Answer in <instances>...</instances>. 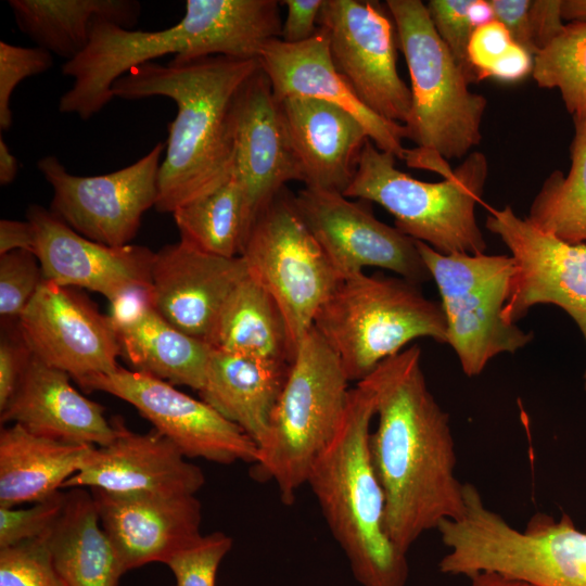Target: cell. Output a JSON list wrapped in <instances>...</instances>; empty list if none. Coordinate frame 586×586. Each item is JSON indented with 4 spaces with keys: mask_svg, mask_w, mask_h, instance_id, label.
I'll list each match as a JSON object with an SVG mask.
<instances>
[{
    "mask_svg": "<svg viewBox=\"0 0 586 586\" xmlns=\"http://www.w3.org/2000/svg\"><path fill=\"white\" fill-rule=\"evenodd\" d=\"M364 380L374 393L370 453L384 492L385 528L407 555L424 533L464 512L449 416L429 390L418 345L385 359Z\"/></svg>",
    "mask_w": 586,
    "mask_h": 586,
    "instance_id": "6da1fadb",
    "label": "cell"
},
{
    "mask_svg": "<svg viewBox=\"0 0 586 586\" xmlns=\"http://www.w3.org/2000/svg\"><path fill=\"white\" fill-rule=\"evenodd\" d=\"M26 216L35 229V254L44 280L61 286L87 289L103 295L109 303L136 288L152 289L155 252L150 249L94 242L37 204L28 207Z\"/></svg>",
    "mask_w": 586,
    "mask_h": 586,
    "instance_id": "d6986e66",
    "label": "cell"
},
{
    "mask_svg": "<svg viewBox=\"0 0 586 586\" xmlns=\"http://www.w3.org/2000/svg\"><path fill=\"white\" fill-rule=\"evenodd\" d=\"M415 242L440 292L447 344L466 375H479L492 358L513 354L533 340V332L502 317L514 271L511 256L444 255Z\"/></svg>",
    "mask_w": 586,
    "mask_h": 586,
    "instance_id": "30bf717a",
    "label": "cell"
},
{
    "mask_svg": "<svg viewBox=\"0 0 586 586\" xmlns=\"http://www.w3.org/2000/svg\"><path fill=\"white\" fill-rule=\"evenodd\" d=\"M171 215L180 241L222 257L240 256L251 229L243 193L233 173L220 187Z\"/></svg>",
    "mask_w": 586,
    "mask_h": 586,
    "instance_id": "1f68e13d",
    "label": "cell"
},
{
    "mask_svg": "<svg viewBox=\"0 0 586 586\" xmlns=\"http://www.w3.org/2000/svg\"><path fill=\"white\" fill-rule=\"evenodd\" d=\"M107 316L135 371L202 388L213 347L167 321L154 306L152 289L127 291L110 303Z\"/></svg>",
    "mask_w": 586,
    "mask_h": 586,
    "instance_id": "cb8c5ba5",
    "label": "cell"
},
{
    "mask_svg": "<svg viewBox=\"0 0 586 586\" xmlns=\"http://www.w3.org/2000/svg\"><path fill=\"white\" fill-rule=\"evenodd\" d=\"M258 61L277 101L305 97L333 104L353 115L378 149L404 160L405 126L382 118L364 104L334 67L322 28L301 43H286L280 38L268 41Z\"/></svg>",
    "mask_w": 586,
    "mask_h": 586,
    "instance_id": "603a6c76",
    "label": "cell"
},
{
    "mask_svg": "<svg viewBox=\"0 0 586 586\" xmlns=\"http://www.w3.org/2000/svg\"><path fill=\"white\" fill-rule=\"evenodd\" d=\"M291 364L213 348L201 399L238 425L258 446L265 438Z\"/></svg>",
    "mask_w": 586,
    "mask_h": 586,
    "instance_id": "4316f807",
    "label": "cell"
},
{
    "mask_svg": "<svg viewBox=\"0 0 586 586\" xmlns=\"http://www.w3.org/2000/svg\"><path fill=\"white\" fill-rule=\"evenodd\" d=\"M86 391H101L133 406L156 432L169 440L187 458L229 464L254 463L256 443L238 425L202 399L153 375L119 367L78 383Z\"/></svg>",
    "mask_w": 586,
    "mask_h": 586,
    "instance_id": "9a60e30c",
    "label": "cell"
},
{
    "mask_svg": "<svg viewBox=\"0 0 586 586\" xmlns=\"http://www.w3.org/2000/svg\"><path fill=\"white\" fill-rule=\"evenodd\" d=\"M410 76L411 110L406 138L416 143L404 160L444 179L450 160L468 156L482 140L485 97L469 89V80L437 35L420 0H387Z\"/></svg>",
    "mask_w": 586,
    "mask_h": 586,
    "instance_id": "277c9868",
    "label": "cell"
},
{
    "mask_svg": "<svg viewBox=\"0 0 586 586\" xmlns=\"http://www.w3.org/2000/svg\"><path fill=\"white\" fill-rule=\"evenodd\" d=\"M469 578V586H534L525 581L495 571H482Z\"/></svg>",
    "mask_w": 586,
    "mask_h": 586,
    "instance_id": "c3c4849f",
    "label": "cell"
},
{
    "mask_svg": "<svg viewBox=\"0 0 586 586\" xmlns=\"http://www.w3.org/2000/svg\"><path fill=\"white\" fill-rule=\"evenodd\" d=\"M17 324L36 358L77 383L120 367L122 347L110 317L74 288L43 280Z\"/></svg>",
    "mask_w": 586,
    "mask_h": 586,
    "instance_id": "e0dca14e",
    "label": "cell"
},
{
    "mask_svg": "<svg viewBox=\"0 0 586 586\" xmlns=\"http://www.w3.org/2000/svg\"><path fill=\"white\" fill-rule=\"evenodd\" d=\"M259 68L258 60L173 58L166 64H142L114 82V97H165L176 103L158 175V212L173 214L232 176L237 101Z\"/></svg>",
    "mask_w": 586,
    "mask_h": 586,
    "instance_id": "7a4b0ae2",
    "label": "cell"
},
{
    "mask_svg": "<svg viewBox=\"0 0 586 586\" xmlns=\"http://www.w3.org/2000/svg\"><path fill=\"white\" fill-rule=\"evenodd\" d=\"M89 491L125 572L151 562L166 564L202 536L201 504L195 495Z\"/></svg>",
    "mask_w": 586,
    "mask_h": 586,
    "instance_id": "44dd1931",
    "label": "cell"
},
{
    "mask_svg": "<svg viewBox=\"0 0 586 586\" xmlns=\"http://www.w3.org/2000/svg\"><path fill=\"white\" fill-rule=\"evenodd\" d=\"M241 39L240 17L226 0H188L182 18L161 30L128 29L97 17L87 48L62 66L74 81L59 111L89 119L111 102L114 82L131 69L166 54L232 56Z\"/></svg>",
    "mask_w": 586,
    "mask_h": 586,
    "instance_id": "8992f818",
    "label": "cell"
},
{
    "mask_svg": "<svg viewBox=\"0 0 586 586\" xmlns=\"http://www.w3.org/2000/svg\"><path fill=\"white\" fill-rule=\"evenodd\" d=\"M532 76L557 88L573 118L586 117V21H573L534 56Z\"/></svg>",
    "mask_w": 586,
    "mask_h": 586,
    "instance_id": "836d02e7",
    "label": "cell"
},
{
    "mask_svg": "<svg viewBox=\"0 0 586 586\" xmlns=\"http://www.w3.org/2000/svg\"><path fill=\"white\" fill-rule=\"evenodd\" d=\"M464 505L460 518L436 530L447 548L441 573L470 577L495 571L534 586H586V533L569 514L536 512L518 530L471 483L464 485Z\"/></svg>",
    "mask_w": 586,
    "mask_h": 586,
    "instance_id": "5b68a950",
    "label": "cell"
},
{
    "mask_svg": "<svg viewBox=\"0 0 586 586\" xmlns=\"http://www.w3.org/2000/svg\"><path fill=\"white\" fill-rule=\"evenodd\" d=\"M323 0H284L286 16L282 22L280 39L295 44L309 40L319 30V15Z\"/></svg>",
    "mask_w": 586,
    "mask_h": 586,
    "instance_id": "7bdbcfd3",
    "label": "cell"
},
{
    "mask_svg": "<svg viewBox=\"0 0 586 586\" xmlns=\"http://www.w3.org/2000/svg\"><path fill=\"white\" fill-rule=\"evenodd\" d=\"M35 229L28 220H0V255L16 250H25L35 253Z\"/></svg>",
    "mask_w": 586,
    "mask_h": 586,
    "instance_id": "7dc6e473",
    "label": "cell"
},
{
    "mask_svg": "<svg viewBox=\"0 0 586 586\" xmlns=\"http://www.w3.org/2000/svg\"><path fill=\"white\" fill-rule=\"evenodd\" d=\"M472 0H430L426 9L432 24L470 84L479 82L468 58V46L474 26L469 8Z\"/></svg>",
    "mask_w": 586,
    "mask_h": 586,
    "instance_id": "ab89813d",
    "label": "cell"
},
{
    "mask_svg": "<svg viewBox=\"0 0 586 586\" xmlns=\"http://www.w3.org/2000/svg\"><path fill=\"white\" fill-rule=\"evenodd\" d=\"M337 355L313 327L291 362L269 430L257 446L253 476L273 481L293 504L317 456L336 434L351 388Z\"/></svg>",
    "mask_w": 586,
    "mask_h": 586,
    "instance_id": "9c48e42d",
    "label": "cell"
},
{
    "mask_svg": "<svg viewBox=\"0 0 586 586\" xmlns=\"http://www.w3.org/2000/svg\"><path fill=\"white\" fill-rule=\"evenodd\" d=\"M18 29L39 48L67 61L88 46L91 26L102 17L132 29L141 13L135 0H10Z\"/></svg>",
    "mask_w": 586,
    "mask_h": 586,
    "instance_id": "f546056e",
    "label": "cell"
},
{
    "mask_svg": "<svg viewBox=\"0 0 586 586\" xmlns=\"http://www.w3.org/2000/svg\"><path fill=\"white\" fill-rule=\"evenodd\" d=\"M166 143L158 142L129 166L105 175L69 174L56 156L37 162L51 184L50 211L82 237L109 246L130 244L143 214L155 207Z\"/></svg>",
    "mask_w": 586,
    "mask_h": 586,
    "instance_id": "7c38bea8",
    "label": "cell"
},
{
    "mask_svg": "<svg viewBox=\"0 0 586 586\" xmlns=\"http://www.w3.org/2000/svg\"><path fill=\"white\" fill-rule=\"evenodd\" d=\"M18 171L17 158L11 153L2 136H0V184L13 182Z\"/></svg>",
    "mask_w": 586,
    "mask_h": 586,
    "instance_id": "681fc988",
    "label": "cell"
},
{
    "mask_svg": "<svg viewBox=\"0 0 586 586\" xmlns=\"http://www.w3.org/2000/svg\"><path fill=\"white\" fill-rule=\"evenodd\" d=\"M374 393L367 380L351 388L342 423L307 474L329 530L361 586H405L407 555L385 528V497L370 453Z\"/></svg>",
    "mask_w": 586,
    "mask_h": 586,
    "instance_id": "3957f363",
    "label": "cell"
},
{
    "mask_svg": "<svg viewBox=\"0 0 586 586\" xmlns=\"http://www.w3.org/2000/svg\"><path fill=\"white\" fill-rule=\"evenodd\" d=\"M486 228L501 239L514 263L502 309L506 322L517 323L535 305L552 304L570 315L586 342V244L566 243L538 230L510 205L489 208Z\"/></svg>",
    "mask_w": 586,
    "mask_h": 586,
    "instance_id": "2e32d148",
    "label": "cell"
},
{
    "mask_svg": "<svg viewBox=\"0 0 586 586\" xmlns=\"http://www.w3.org/2000/svg\"><path fill=\"white\" fill-rule=\"evenodd\" d=\"M286 323L293 358L341 281L285 189L255 219L240 255Z\"/></svg>",
    "mask_w": 586,
    "mask_h": 586,
    "instance_id": "8fae6325",
    "label": "cell"
},
{
    "mask_svg": "<svg viewBox=\"0 0 586 586\" xmlns=\"http://www.w3.org/2000/svg\"><path fill=\"white\" fill-rule=\"evenodd\" d=\"M334 67L377 115L405 125L410 88L397 71L394 21L371 0H323L319 21Z\"/></svg>",
    "mask_w": 586,
    "mask_h": 586,
    "instance_id": "4fadbf2b",
    "label": "cell"
},
{
    "mask_svg": "<svg viewBox=\"0 0 586 586\" xmlns=\"http://www.w3.org/2000/svg\"><path fill=\"white\" fill-rule=\"evenodd\" d=\"M314 328L337 355L348 381L357 383L416 339L447 344L441 303L402 277L361 272L341 280L317 311Z\"/></svg>",
    "mask_w": 586,
    "mask_h": 586,
    "instance_id": "ba28073f",
    "label": "cell"
},
{
    "mask_svg": "<svg viewBox=\"0 0 586 586\" xmlns=\"http://www.w3.org/2000/svg\"><path fill=\"white\" fill-rule=\"evenodd\" d=\"M561 2L562 0H534L531 3V27L534 43L538 51L564 28Z\"/></svg>",
    "mask_w": 586,
    "mask_h": 586,
    "instance_id": "f6af8a7d",
    "label": "cell"
},
{
    "mask_svg": "<svg viewBox=\"0 0 586 586\" xmlns=\"http://www.w3.org/2000/svg\"><path fill=\"white\" fill-rule=\"evenodd\" d=\"M0 586H66L42 539L0 549Z\"/></svg>",
    "mask_w": 586,
    "mask_h": 586,
    "instance_id": "8d00e7d4",
    "label": "cell"
},
{
    "mask_svg": "<svg viewBox=\"0 0 586 586\" xmlns=\"http://www.w3.org/2000/svg\"><path fill=\"white\" fill-rule=\"evenodd\" d=\"M40 539L66 586H117L126 573L101 525L93 496L84 487L66 493L62 514Z\"/></svg>",
    "mask_w": 586,
    "mask_h": 586,
    "instance_id": "f1b7e54d",
    "label": "cell"
},
{
    "mask_svg": "<svg viewBox=\"0 0 586 586\" xmlns=\"http://www.w3.org/2000/svg\"><path fill=\"white\" fill-rule=\"evenodd\" d=\"M116 435L106 446L92 447L80 470L63 487L99 488L111 493L192 496L205 483L202 470L154 429L136 433L114 417Z\"/></svg>",
    "mask_w": 586,
    "mask_h": 586,
    "instance_id": "ffe728a7",
    "label": "cell"
},
{
    "mask_svg": "<svg viewBox=\"0 0 586 586\" xmlns=\"http://www.w3.org/2000/svg\"><path fill=\"white\" fill-rule=\"evenodd\" d=\"M278 103L304 170V187L344 194L370 140L365 127L346 111L324 101L289 97Z\"/></svg>",
    "mask_w": 586,
    "mask_h": 586,
    "instance_id": "484cf974",
    "label": "cell"
},
{
    "mask_svg": "<svg viewBox=\"0 0 586 586\" xmlns=\"http://www.w3.org/2000/svg\"><path fill=\"white\" fill-rule=\"evenodd\" d=\"M534 56L514 43L506 56L491 71L489 77L505 82H514L532 74ZM488 77V78H489Z\"/></svg>",
    "mask_w": 586,
    "mask_h": 586,
    "instance_id": "bcb514c9",
    "label": "cell"
},
{
    "mask_svg": "<svg viewBox=\"0 0 586 586\" xmlns=\"http://www.w3.org/2000/svg\"><path fill=\"white\" fill-rule=\"evenodd\" d=\"M293 202L340 280L367 267L387 269L417 284L431 280L415 240L379 220L361 201L304 187Z\"/></svg>",
    "mask_w": 586,
    "mask_h": 586,
    "instance_id": "5bb4252c",
    "label": "cell"
},
{
    "mask_svg": "<svg viewBox=\"0 0 586 586\" xmlns=\"http://www.w3.org/2000/svg\"><path fill=\"white\" fill-rule=\"evenodd\" d=\"M66 493L59 491L28 508L0 507V549L44 537L63 512Z\"/></svg>",
    "mask_w": 586,
    "mask_h": 586,
    "instance_id": "74e56055",
    "label": "cell"
},
{
    "mask_svg": "<svg viewBox=\"0 0 586 586\" xmlns=\"http://www.w3.org/2000/svg\"><path fill=\"white\" fill-rule=\"evenodd\" d=\"M494 18L500 22L519 46L533 56L538 52L533 39L531 27V0H488Z\"/></svg>",
    "mask_w": 586,
    "mask_h": 586,
    "instance_id": "ee69618b",
    "label": "cell"
},
{
    "mask_svg": "<svg viewBox=\"0 0 586 586\" xmlns=\"http://www.w3.org/2000/svg\"><path fill=\"white\" fill-rule=\"evenodd\" d=\"M561 14L565 21H586V0H562Z\"/></svg>",
    "mask_w": 586,
    "mask_h": 586,
    "instance_id": "f907efd6",
    "label": "cell"
},
{
    "mask_svg": "<svg viewBox=\"0 0 586 586\" xmlns=\"http://www.w3.org/2000/svg\"><path fill=\"white\" fill-rule=\"evenodd\" d=\"M514 43L508 29L496 20L474 29L468 46V58L480 81L489 77L491 71Z\"/></svg>",
    "mask_w": 586,
    "mask_h": 586,
    "instance_id": "60d3db41",
    "label": "cell"
},
{
    "mask_svg": "<svg viewBox=\"0 0 586 586\" xmlns=\"http://www.w3.org/2000/svg\"><path fill=\"white\" fill-rule=\"evenodd\" d=\"M53 54L39 47H21L0 41V128L8 130L13 122L10 107L15 88L24 79L48 71Z\"/></svg>",
    "mask_w": 586,
    "mask_h": 586,
    "instance_id": "f35d334b",
    "label": "cell"
},
{
    "mask_svg": "<svg viewBox=\"0 0 586 586\" xmlns=\"http://www.w3.org/2000/svg\"><path fill=\"white\" fill-rule=\"evenodd\" d=\"M234 141L233 174L240 183L252 228L262 211L289 182L305 181L304 170L291 142L279 103L262 67L247 80L239 94L234 115Z\"/></svg>",
    "mask_w": 586,
    "mask_h": 586,
    "instance_id": "ac0fdd59",
    "label": "cell"
},
{
    "mask_svg": "<svg viewBox=\"0 0 586 586\" xmlns=\"http://www.w3.org/2000/svg\"><path fill=\"white\" fill-rule=\"evenodd\" d=\"M71 377L33 357L15 393L0 410V422L16 423L58 442L102 447L116 431L104 408L80 394Z\"/></svg>",
    "mask_w": 586,
    "mask_h": 586,
    "instance_id": "d4e9b609",
    "label": "cell"
},
{
    "mask_svg": "<svg viewBox=\"0 0 586 586\" xmlns=\"http://www.w3.org/2000/svg\"><path fill=\"white\" fill-rule=\"evenodd\" d=\"M34 355L23 337L17 321L12 331L5 330L0 340V410L15 393Z\"/></svg>",
    "mask_w": 586,
    "mask_h": 586,
    "instance_id": "b9f144b4",
    "label": "cell"
},
{
    "mask_svg": "<svg viewBox=\"0 0 586 586\" xmlns=\"http://www.w3.org/2000/svg\"><path fill=\"white\" fill-rule=\"evenodd\" d=\"M231 548L230 536L214 532L175 553L166 565L177 586H215L218 566Z\"/></svg>",
    "mask_w": 586,
    "mask_h": 586,
    "instance_id": "d590c367",
    "label": "cell"
},
{
    "mask_svg": "<svg viewBox=\"0 0 586 586\" xmlns=\"http://www.w3.org/2000/svg\"><path fill=\"white\" fill-rule=\"evenodd\" d=\"M209 345L239 356L284 364L293 360L286 323L278 305L249 273L222 306Z\"/></svg>",
    "mask_w": 586,
    "mask_h": 586,
    "instance_id": "4dcf8cb0",
    "label": "cell"
},
{
    "mask_svg": "<svg viewBox=\"0 0 586 586\" xmlns=\"http://www.w3.org/2000/svg\"><path fill=\"white\" fill-rule=\"evenodd\" d=\"M396 158L369 140L344 195L378 203L394 217L396 229L441 254H484L475 207L488 176L485 154L471 152L440 182L411 177L396 167Z\"/></svg>",
    "mask_w": 586,
    "mask_h": 586,
    "instance_id": "52a82bcc",
    "label": "cell"
},
{
    "mask_svg": "<svg viewBox=\"0 0 586 586\" xmlns=\"http://www.w3.org/2000/svg\"><path fill=\"white\" fill-rule=\"evenodd\" d=\"M247 273L241 256L212 255L182 241L168 244L154 255V306L173 326L209 344L222 306Z\"/></svg>",
    "mask_w": 586,
    "mask_h": 586,
    "instance_id": "7402d4cb",
    "label": "cell"
},
{
    "mask_svg": "<svg viewBox=\"0 0 586 586\" xmlns=\"http://www.w3.org/2000/svg\"><path fill=\"white\" fill-rule=\"evenodd\" d=\"M94 446L36 435L13 423L0 431V507L37 502L60 491Z\"/></svg>",
    "mask_w": 586,
    "mask_h": 586,
    "instance_id": "83f0119b",
    "label": "cell"
},
{
    "mask_svg": "<svg viewBox=\"0 0 586 586\" xmlns=\"http://www.w3.org/2000/svg\"><path fill=\"white\" fill-rule=\"evenodd\" d=\"M44 280L35 253L16 250L0 255V316L16 321Z\"/></svg>",
    "mask_w": 586,
    "mask_h": 586,
    "instance_id": "e575fe53",
    "label": "cell"
},
{
    "mask_svg": "<svg viewBox=\"0 0 586 586\" xmlns=\"http://www.w3.org/2000/svg\"><path fill=\"white\" fill-rule=\"evenodd\" d=\"M573 122L570 170H553L545 179L526 219L547 234L578 244L586 241V117Z\"/></svg>",
    "mask_w": 586,
    "mask_h": 586,
    "instance_id": "d6a6232c",
    "label": "cell"
}]
</instances>
